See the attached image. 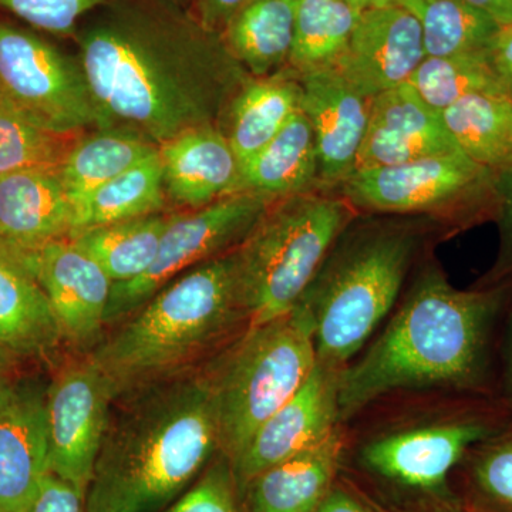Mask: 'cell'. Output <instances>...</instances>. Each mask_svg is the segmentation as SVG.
I'll return each instance as SVG.
<instances>
[{"label": "cell", "mask_w": 512, "mask_h": 512, "mask_svg": "<svg viewBox=\"0 0 512 512\" xmlns=\"http://www.w3.org/2000/svg\"><path fill=\"white\" fill-rule=\"evenodd\" d=\"M242 190L266 197H291L320 190L318 153L308 117L302 110L255 156L241 164Z\"/></svg>", "instance_id": "cb8c5ba5"}, {"label": "cell", "mask_w": 512, "mask_h": 512, "mask_svg": "<svg viewBox=\"0 0 512 512\" xmlns=\"http://www.w3.org/2000/svg\"><path fill=\"white\" fill-rule=\"evenodd\" d=\"M316 512H389L340 474Z\"/></svg>", "instance_id": "f35d334b"}, {"label": "cell", "mask_w": 512, "mask_h": 512, "mask_svg": "<svg viewBox=\"0 0 512 512\" xmlns=\"http://www.w3.org/2000/svg\"><path fill=\"white\" fill-rule=\"evenodd\" d=\"M458 150L500 173L512 164V99L503 93L463 97L441 113Z\"/></svg>", "instance_id": "4316f807"}, {"label": "cell", "mask_w": 512, "mask_h": 512, "mask_svg": "<svg viewBox=\"0 0 512 512\" xmlns=\"http://www.w3.org/2000/svg\"><path fill=\"white\" fill-rule=\"evenodd\" d=\"M299 80L301 110L315 136L319 188L335 190L355 171L372 99L357 92L338 69L305 74Z\"/></svg>", "instance_id": "2e32d148"}, {"label": "cell", "mask_w": 512, "mask_h": 512, "mask_svg": "<svg viewBox=\"0 0 512 512\" xmlns=\"http://www.w3.org/2000/svg\"><path fill=\"white\" fill-rule=\"evenodd\" d=\"M234 252L168 282L90 352L114 402L198 372L251 326Z\"/></svg>", "instance_id": "5b68a950"}, {"label": "cell", "mask_w": 512, "mask_h": 512, "mask_svg": "<svg viewBox=\"0 0 512 512\" xmlns=\"http://www.w3.org/2000/svg\"><path fill=\"white\" fill-rule=\"evenodd\" d=\"M251 0H195L194 12L202 25L222 36L232 18Z\"/></svg>", "instance_id": "60d3db41"}, {"label": "cell", "mask_w": 512, "mask_h": 512, "mask_svg": "<svg viewBox=\"0 0 512 512\" xmlns=\"http://www.w3.org/2000/svg\"><path fill=\"white\" fill-rule=\"evenodd\" d=\"M416 16L402 5L362 10L336 69L363 96L409 83L426 59Z\"/></svg>", "instance_id": "9a60e30c"}, {"label": "cell", "mask_w": 512, "mask_h": 512, "mask_svg": "<svg viewBox=\"0 0 512 512\" xmlns=\"http://www.w3.org/2000/svg\"><path fill=\"white\" fill-rule=\"evenodd\" d=\"M466 2L490 16L497 25L512 23V0H466Z\"/></svg>", "instance_id": "7bdbcfd3"}, {"label": "cell", "mask_w": 512, "mask_h": 512, "mask_svg": "<svg viewBox=\"0 0 512 512\" xmlns=\"http://www.w3.org/2000/svg\"><path fill=\"white\" fill-rule=\"evenodd\" d=\"M511 416V407L491 394H382L342 421L340 474L389 512L461 511L454 470Z\"/></svg>", "instance_id": "3957f363"}, {"label": "cell", "mask_w": 512, "mask_h": 512, "mask_svg": "<svg viewBox=\"0 0 512 512\" xmlns=\"http://www.w3.org/2000/svg\"><path fill=\"white\" fill-rule=\"evenodd\" d=\"M123 403L104 436L86 511H164L221 453L210 382L202 367Z\"/></svg>", "instance_id": "277c9868"}, {"label": "cell", "mask_w": 512, "mask_h": 512, "mask_svg": "<svg viewBox=\"0 0 512 512\" xmlns=\"http://www.w3.org/2000/svg\"><path fill=\"white\" fill-rule=\"evenodd\" d=\"M26 512H87L86 495L76 485L49 471Z\"/></svg>", "instance_id": "74e56055"}, {"label": "cell", "mask_w": 512, "mask_h": 512, "mask_svg": "<svg viewBox=\"0 0 512 512\" xmlns=\"http://www.w3.org/2000/svg\"><path fill=\"white\" fill-rule=\"evenodd\" d=\"M165 198L163 164L157 148L126 173L101 185L77 208L74 232L163 212Z\"/></svg>", "instance_id": "4dcf8cb0"}, {"label": "cell", "mask_w": 512, "mask_h": 512, "mask_svg": "<svg viewBox=\"0 0 512 512\" xmlns=\"http://www.w3.org/2000/svg\"><path fill=\"white\" fill-rule=\"evenodd\" d=\"M512 282L458 289L427 256L389 318L343 370L340 421L382 394L451 390L500 396V346Z\"/></svg>", "instance_id": "7a4b0ae2"}, {"label": "cell", "mask_w": 512, "mask_h": 512, "mask_svg": "<svg viewBox=\"0 0 512 512\" xmlns=\"http://www.w3.org/2000/svg\"><path fill=\"white\" fill-rule=\"evenodd\" d=\"M163 512H244L231 460L218 453Z\"/></svg>", "instance_id": "e575fe53"}, {"label": "cell", "mask_w": 512, "mask_h": 512, "mask_svg": "<svg viewBox=\"0 0 512 512\" xmlns=\"http://www.w3.org/2000/svg\"><path fill=\"white\" fill-rule=\"evenodd\" d=\"M301 80L288 67L261 79H249L225 113L227 136L239 164L262 150L301 110Z\"/></svg>", "instance_id": "603a6c76"}, {"label": "cell", "mask_w": 512, "mask_h": 512, "mask_svg": "<svg viewBox=\"0 0 512 512\" xmlns=\"http://www.w3.org/2000/svg\"><path fill=\"white\" fill-rule=\"evenodd\" d=\"M501 399L512 409V305L505 319L500 346V387Z\"/></svg>", "instance_id": "b9f144b4"}, {"label": "cell", "mask_w": 512, "mask_h": 512, "mask_svg": "<svg viewBox=\"0 0 512 512\" xmlns=\"http://www.w3.org/2000/svg\"><path fill=\"white\" fill-rule=\"evenodd\" d=\"M409 84L431 109L439 113L470 94H505L491 72L484 52L426 57Z\"/></svg>", "instance_id": "836d02e7"}, {"label": "cell", "mask_w": 512, "mask_h": 512, "mask_svg": "<svg viewBox=\"0 0 512 512\" xmlns=\"http://www.w3.org/2000/svg\"><path fill=\"white\" fill-rule=\"evenodd\" d=\"M76 229V208L57 171L0 177V242L26 255Z\"/></svg>", "instance_id": "ffe728a7"}, {"label": "cell", "mask_w": 512, "mask_h": 512, "mask_svg": "<svg viewBox=\"0 0 512 512\" xmlns=\"http://www.w3.org/2000/svg\"><path fill=\"white\" fill-rule=\"evenodd\" d=\"M175 214L146 215L82 229L70 239L106 271L113 284L133 281L147 271Z\"/></svg>", "instance_id": "83f0119b"}, {"label": "cell", "mask_w": 512, "mask_h": 512, "mask_svg": "<svg viewBox=\"0 0 512 512\" xmlns=\"http://www.w3.org/2000/svg\"><path fill=\"white\" fill-rule=\"evenodd\" d=\"M451 485L464 512H512V416L467 451Z\"/></svg>", "instance_id": "f546056e"}, {"label": "cell", "mask_w": 512, "mask_h": 512, "mask_svg": "<svg viewBox=\"0 0 512 512\" xmlns=\"http://www.w3.org/2000/svg\"><path fill=\"white\" fill-rule=\"evenodd\" d=\"M83 134L40 126L0 90V177L20 171H59Z\"/></svg>", "instance_id": "d6a6232c"}, {"label": "cell", "mask_w": 512, "mask_h": 512, "mask_svg": "<svg viewBox=\"0 0 512 512\" xmlns=\"http://www.w3.org/2000/svg\"><path fill=\"white\" fill-rule=\"evenodd\" d=\"M157 148L133 131L103 128L99 133H84L57 174L77 211L97 188L126 173Z\"/></svg>", "instance_id": "484cf974"}, {"label": "cell", "mask_w": 512, "mask_h": 512, "mask_svg": "<svg viewBox=\"0 0 512 512\" xmlns=\"http://www.w3.org/2000/svg\"><path fill=\"white\" fill-rule=\"evenodd\" d=\"M359 16L349 0H298L288 69L298 77L336 69Z\"/></svg>", "instance_id": "f1b7e54d"}, {"label": "cell", "mask_w": 512, "mask_h": 512, "mask_svg": "<svg viewBox=\"0 0 512 512\" xmlns=\"http://www.w3.org/2000/svg\"><path fill=\"white\" fill-rule=\"evenodd\" d=\"M343 426L319 444L261 471L241 493L244 512H316L340 477Z\"/></svg>", "instance_id": "44dd1931"}, {"label": "cell", "mask_w": 512, "mask_h": 512, "mask_svg": "<svg viewBox=\"0 0 512 512\" xmlns=\"http://www.w3.org/2000/svg\"><path fill=\"white\" fill-rule=\"evenodd\" d=\"M16 363H18V360L13 359L9 353L0 348V397L16 383L13 379Z\"/></svg>", "instance_id": "ee69618b"}, {"label": "cell", "mask_w": 512, "mask_h": 512, "mask_svg": "<svg viewBox=\"0 0 512 512\" xmlns=\"http://www.w3.org/2000/svg\"><path fill=\"white\" fill-rule=\"evenodd\" d=\"M495 174L461 151L356 171L339 195L359 214L423 217L447 237L494 220Z\"/></svg>", "instance_id": "9c48e42d"}, {"label": "cell", "mask_w": 512, "mask_h": 512, "mask_svg": "<svg viewBox=\"0 0 512 512\" xmlns=\"http://www.w3.org/2000/svg\"><path fill=\"white\" fill-rule=\"evenodd\" d=\"M443 238L446 232L427 218L357 215L299 302L311 313L318 362L345 370L396 308L410 274Z\"/></svg>", "instance_id": "8992f818"}, {"label": "cell", "mask_w": 512, "mask_h": 512, "mask_svg": "<svg viewBox=\"0 0 512 512\" xmlns=\"http://www.w3.org/2000/svg\"><path fill=\"white\" fill-rule=\"evenodd\" d=\"M343 370L316 362L305 383L252 434L232 463L239 494L261 471L328 439L340 426Z\"/></svg>", "instance_id": "5bb4252c"}, {"label": "cell", "mask_w": 512, "mask_h": 512, "mask_svg": "<svg viewBox=\"0 0 512 512\" xmlns=\"http://www.w3.org/2000/svg\"><path fill=\"white\" fill-rule=\"evenodd\" d=\"M457 512H464V511H463V510H461V511H457Z\"/></svg>", "instance_id": "bcb514c9"}, {"label": "cell", "mask_w": 512, "mask_h": 512, "mask_svg": "<svg viewBox=\"0 0 512 512\" xmlns=\"http://www.w3.org/2000/svg\"><path fill=\"white\" fill-rule=\"evenodd\" d=\"M99 10L76 37L104 127L157 147L190 128H221L251 76L221 35L180 0H109Z\"/></svg>", "instance_id": "6da1fadb"}, {"label": "cell", "mask_w": 512, "mask_h": 512, "mask_svg": "<svg viewBox=\"0 0 512 512\" xmlns=\"http://www.w3.org/2000/svg\"><path fill=\"white\" fill-rule=\"evenodd\" d=\"M400 5L419 20L427 57L483 53L500 26L466 0H402Z\"/></svg>", "instance_id": "1f68e13d"}, {"label": "cell", "mask_w": 512, "mask_h": 512, "mask_svg": "<svg viewBox=\"0 0 512 512\" xmlns=\"http://www.w3.org/2000/svg\"><path fill=\"white\" fill-rule=\"evenodd\" d=\"M45 393L15 383L0 397V512L28 511L50 471Z\"/></svg>", "instance_id": "ac0fdd59"}, {"label": "cell", "mask_w": 512, "mask_h": 512, "mask_svg": "<svg viewBox=\"0 0 512 512\" xmlns=\"http://www.w3.org/2000/svg\"><path fill=\"white\" fill-rule=\"evenodd\" d=\"M165 191L197 210L242 190L241 164L217 126L190 128L158 146Z\"/></svg>", "instance_id": "d6986e66"}, {"label": "cell", "mask_w": 512, "mask_h": 512, "mask_svg": "<svg viewBox=\"0 0 512 512\" xmlns=\"http://www.w3.org/2000/svg\"><path fill=\"white\" fill-rule=\"evenodd\" d=\"M494 201L500 244L494 265L474 285L480 288L512 282V164L495 174Z\"/></svg>", "instance_id": "8d00e7d4"}, {"label": "cell", "mask_w": 512, "mask_h": 512, "mask_svg": "<svg viewBox=\"0 0 512 512\" xmlns=\"http://www.w3.org/2000/svg\"><path fill=\"white\" fill-rule=\"evenodd\" d=\"M274 201L256 192L239 191L197 210L175 214L150 268L133 281L113 285L106 326L127 318L194 266L235 251Z\"/></svg>", "instance_id": "30bf717a"}, {"label": "cell", "mask_w": 512, "mask_h": 512, "mask_svg": "<svg viewBox=\"0 0 512 512\" xmlns=\"http://www.w3.org/2000/svg\"><path fill=\"white\" fill-rule=\"evenodd\" d=\"M456 143L441 113L431 109L409 83L373 97L356 171L454 153Z\"/></svg>", "instance_id": "e0dca14e"}, {"label": "cell", "mask_w": 512, "mask_h": 512, "mask_svg": "<svg viewBox=\"0 0 512 512\" xmlns=\"http://www.w3.org/2000/svg\"><path fill=\"white\" fill-rule=\"evenodd\" d=\"M484 53L501 89L512 99V23L498 26Z\"/></svg>", "instance_id": "ab89813d"}, {"label": "cell", "mask_w": 512, "mask_h": 512, "mask_svg": "<svg viewBox=\"0 0 512 512\" xmlns=\"http://www.w3.org/2000/svg\"><path fill=\"white\" fill-rule=\"evenodd\" d=\"M109 0H0V9L25 20L32 28L56 36H76L84 16Z\"/></svg>", "instance_id": "d590c367"}, {"label": "cell", "mask_w": 512, "mask_h": 512, "mask_svg": "<svg viewBox=\"0 0 512 512\" xmlns=\"http://www.w3.org/2000/svg\"><path fill=\"white\" fill-rule=\"evenodd\" d=\"M318 362L308 309L249 326L208 365L220 451L231 463L252 434L298 392Z\"/></svg>", "instance_id": "ba28073f"}, {"label": "cell", "mask_w": 512, "mask_h": 512, "mask_svg": "<svg viewBox=\"0 0 512 512\" xmlns=\"http://www.w3.org/2000/svg\"><path fill=\"white\" fill-rule=\"evenodd\" d=\"M63 338L46 293L29 266L0 242V348L13 359H46Z\"/></svg>", "instance_id": "7402d4cb"}, {"label": "cell", "mask_w": 512, "mask_h": 512, "mask_svg": "<svg viewBox=\"0 0 512 512\" xmlns=\"http://www.w3.org/2000/svg\"><path fill=\"white\" fill-rule=\"evenodd\" d=\"M109 382L90 353H74L57 366L45 393L49 467L84 495L109 429Z\"/></svg>", "instance_id": "7c38bea8"}, {"label": "cell", "mask_w": 512, "mask_h": 512, "mask_svg": "<svg viewBox=\"0 0 512 512\" xmlns=\"http://www.w3.org/2000/svg\"><path fill=\"white\" fill-rule=\"evenodd\" d=\"M360 12L366 9L383 8V6L400 5L402 0H349Z\"/></svg>", "instance_id": "f6af8a7d"}, {"label": "cell", "mask_w": 512, "mask_h": 512, "mask_svg": "<svg viewBox=\"0 0 512 512\" xmlns=\"http://www.w3.org/2000/svg\"><path fill=\"white\" fill-rule=\"evenodd\" d=\"M46 293L63 342L77 353H90L103 339L113 281L70 238L19 255Z\"/></svg>", "instance_id": "4fadbf2b"}, {"label": "cell", "mask_w": 512, "mask_h": 512, "mask_svg": "<svg viewBox=\"0 0 512 512\" xmlns=\"http://www.w3.org/2000/svg\"><path fill=\"white\" fill-rule=\"evenodd\" d=\"M359 212L322 190L279 198L235 249L242 305L252 325L291 312Z\"/></svg>", "instance_id": "52a82bcc"}, {"label": "cell", "mask_w": 512, "mask_h": 512, "mask_svg": "<svg viewBox=\"0 0 512 512\" xmlns=\"http://www.w3.org/2000/svg\"><path fill=\"white\" fill-rule=\"evenodd\" d=\"M298 0H251L228 23L222 39L252 77L271 76L288 67Z\"/></svg>", "instance_id": "d4e9b609"}, {"label": "cell", "mask_w": 512, "mask_h": 512, "mask_svg": "<svg viewBox=\"0 0 512 512\" xmlns=\"http://www.w3.org/2000/svg\"><path fill=\"white\" fill-rule=\"evenodd\" d=\"M0 90L40 126L59 133L103 130L82 64L28 29L0 22Z\"/></svg>", "instance_id": "8fae6325"}]
</instances>
